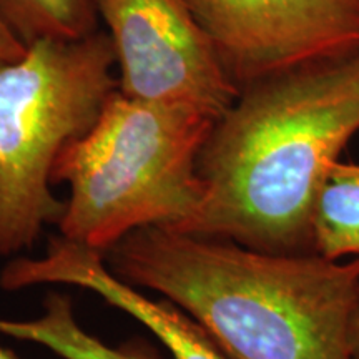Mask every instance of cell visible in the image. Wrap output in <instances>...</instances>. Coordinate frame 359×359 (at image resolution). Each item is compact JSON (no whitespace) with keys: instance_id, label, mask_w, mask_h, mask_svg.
I'll return each instance as SVG.
<instances>
[{"instance_id":"7c38bea8","label":"cell","mask_w":359,"mask_h":359,"mask_svg":"<svg viewBox=\"0 0 359 359\" xmlns=\"http://www.w3.org/2000/svg\"><path fill=\"white\" fill-rule=\"evenodd\" d=\"M351 359H359V303L356 314L353 321V333H351Z\"/></svg>"},{"instance_id":"8992f818","label":"cell","mask_w":359,"mask_h":359,"mask_svg":"<svg viewBox=\"0 0 359 359\" xmlns=\"http://www.w3.org/2000/svg\"><path fill=\"white\" fill-rule=\"evenodd\" d=\"M238 90L359 50V0H185Z\"/></svg>"},{"instance_id":"7a4b0ae2","label":"cell","mask_w":359,"mask_h":359,"mask_svg":"<svg viewBox=\"0 0 359 359\" xmlns=\"http://www.w3.org/2000/svg\"><path fill=\"white\" fill-rule=\"evenodd\" d=\"M107 253L116 276L190 314L228 359H351L359 258L266 253L165 226Z\"/></svg>"},{"instance_id":"3957f363","label":"cell","mask_w":359,"mask_h":359,"mask_svg":"<svg viewBox=\"0 0 359 359\" xmlns=\"http://www.w3.org/2000/svg\"><path fill=\"white\" fill-rule=\"evenodd\" d=\"M215 122L193 107L115 90L55 161L52 182L70 190L60 235L107 253L140 228L185 224L203 200L198 158Z\"/></svg>"},{"instance_id":"52a82bcc","label":"cell","mask_w":359,"mask_h":359,"mask_svg":"<svg viewBox=\"0 0 359 359\" xmlns=\"http://www.w3.org/2000/svg\"><path fill=\"white\" fill-rule=\"evenodd\" d=\"M77 286L118 308L154 333L173 359H228L190 314L167 299L148 298L111 271L105 253L53 236L40 257H17L0 271V288L20 291L34 286Z\"/></svg>"},{"instance_id":"9c48e42d","label":"cell","mask_w":359,"mask_h":359,"mask_svg":"<svg viewBox=\"0 0 359 359\" xmlns=\"http://www.w3.org/2000/svg\"><path fill=\"white\" fill-rule=\"evenodd\" d=\"M313 253L359 258V163L338 160L321 180L311 212Z\"/></svg>"},{"instance_id":"277c9868","label":"cell","mask_w":359,"mask_h":359,"mask_svg":"<svg viewBox=\"0 0 359 359\" xmlns=\"http://www.w3.org/2000/svg\"><path fill=\"white\" fill-rule=\"evenodd\" d=\"M115 69L114 43L102 29L35 40L15 60L0 58V255L30 250L60 219L53 167L118 90Z\"/></svg>"},{"instance_id":"ba28073f","label":"cell","mask_w":359,"mask_h":359,"mask_svg":"<svg viewBox=\"0 0 359 359\" xmlns=\"http://www.w3.org/2000/svg\"><path fill=\"white\" fill-rule=\"evenodd\" d=\"M0 334L40 344L64 359H156L143 344L114 348L87 333L75 316L72 299L55 291L45 298L42 314L34 320L0 318Z\"/></svg>"},{"instance_id":"5b68a950","label":"cell","mask_w":359,"mask_h":359,"mask_svg":"<svg viewBox=\"0 0 359 359\" xmlns=\"http://www.w3.org/2000/svg\"><path fill=\"white\" fill-rule=\"evenodd\" d=\"M114 43L118 90L219 118L240 90L185 0H95Z\"/></svg>"},{"instance_id":"30bf717a","label":"cell","mask_w":359,"mask_h":359,"mask_svg":"<svg viewBox=\"0 0 359 359\" xmlns=\"http://www.w3.org/2000/svg\"><path fill=\"white\" fill-rule=\"evenodd\" d=\"M0 19L25 45L80 39L100 29L95 0H0Z\"/></svg>"},{"instance_id":"4fadbf2b","label":"cell","mask_w":359,"mask_h":359,"mask_svg":"<svg viewBox=\"0 0 359 359\" xmlns=\"http://www.w3.org/2000/svg\"><path fill=\"white\" fill-rule=\"evenodd\" d=\"M0 359H19V358H17L15 354L11 351V349L4 348L2 344H0Z\"/></svg>"},{"instance_id":"6da1fadb","label":"cell","mask_w":359,"mask_h":359,"mask_svg":"<svg viewBox=\"0 0 359 359\" xmlns=\"http://www.w3.org/2000/svg\"><path fill=\"white\" fill-rule=\"evenodd\" d=\"M358 132L359 50L246 85L200 154L198 210L173 230L266 253H313L314 196Z\"/></svg>"},{"instance_id":"8fae6325","label":"cell","mask_w":359,"mask_h":359,"mask_svg":"<svg viewBox=\"0 0 359 359\" xmlns=\"http://www.w3.org/2000/svg\"><path fill=\"white\" fill-rule=\"evenodd\" d=\"M27 45L12 32L6 25V22L0 19V58L15 60L24 55Z\"/></svg>"}]
</instances>
